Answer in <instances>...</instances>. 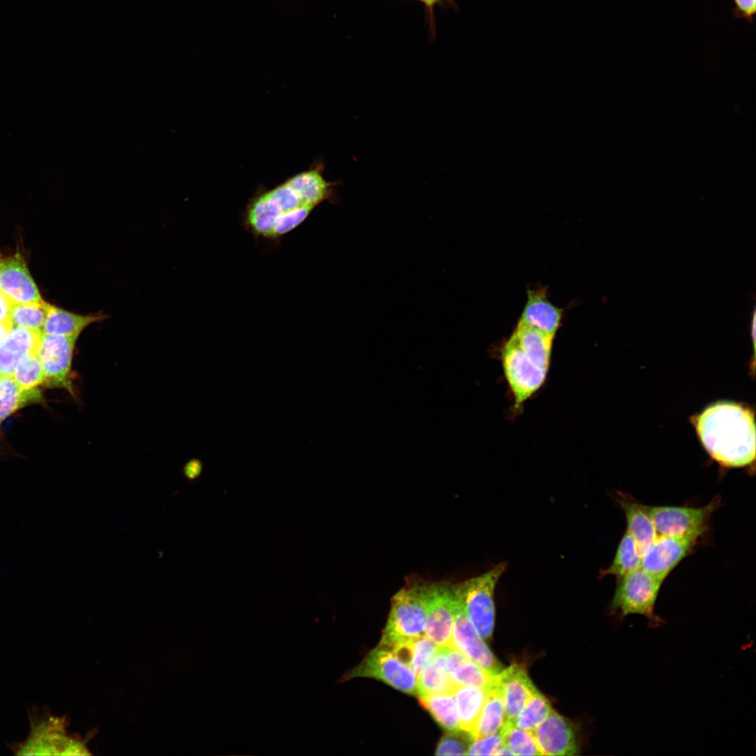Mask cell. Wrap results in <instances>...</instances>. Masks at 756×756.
I'll return each instance as SVG.
<instances>
[{
  "mask_svg": "<svg viewBox=\"0 0 756 756\" xmlns=\"http://www.w3.org/2000/svg\"><path fill=\"white\" fill-rule=\"evenodd\" d=\"M694 423L703 446L720 465L738 468L754 463L755 424L748 407L718 402L695 416Z\"/></svg>",
  "mask_w": 756,
  "mask_h": 756,
  "instance_id": "1",
  "label": "cell"
},
{
  "mask_svg": "<svg viewBox=\"0 0 756 756\" xmlns=\"http://www.w3.org/2000/svg\"><path fill=\"white\" fill-rule=\"evenodd\" d=\"M315 208L285 181L273 189H258L243 211L241 224L257 239L279 241Z\"/></svg>",
  "mask_w": 756,
  "mask_h": 756,
  "instance_id": "2",
  "label": "cell"
},
{
  "mask_svg": "<svg viewBox=\"0 0 756 756\" xmlns=\"http://www.w3.org/2000/svg\"><path fill=\"white\" fill-rule=\"evenodd\" d=\"M664 580L642 567L617 580L610 609L620 617L640 615L657 627L664 621L654 612L656 601Z\"/></svg>",
  "mask_w": 756,
  "mask_h": 756,
  "instance_id": "3",
  "label": "cell"
},
{
  "mask_svg": "<svg viewBox=\"0 0 756 756\" xmlns=\"http://www.w3.org/2000/svg\"><path fill=\"white\" fill-rule=\"evenodd\" d=\"M506 566L501 562L479 576L453 584L469 620L483 639H489L493 630L494 591Z\"/></svg>",
  "mask_w": 756,
  "mask_h": 756,
  "instance_id": "4",
  "label": "cell"
},
{
  "mask_svg": "<svg viewBox=\"0 0 756 756\" xmlns=\"http://www.w3.org/2000/svg\"><path fill=\"white\" fill-rule=\"evenodd\" d=\"M426 617L424 583L414 582L404 587L392 598L391 611L379 645L390 648L400 640L421 635Z\"/></svg>",
  "mask_w": 756,
  "mask_h": 756,
  "instance_id": "5",
  "label": "cell"
},
{
  "mask_svg": "<svg viewBox=\"0 0 756 756\" xmlns=\"http://www.w3.org/2000/svg\"><path fill=\"white\" fill-rule=\"evenodd\" d=\"M714 498L701 507L646 505L658 535L701 539L708 532L711 516L719 507Z\"/></svg>",
  "mask_w": 756,
  "mask_h": 756,
  "instance_id": "6",
  "label": "cell"
},
{
  "mask_svg": "<svg viewBox=\"0 0 756 756\" xmlns=\"http://www.w3.org/2000/svg\"><path fill=\"white\" fill-rule=\"evenodd\" d=\"M501 361L515 407L518 409L542 386L549 368L524 352L510 337L503 347Z\"/></svg>",
  "mask_w": 756,
  "mask_h": 756,
  "instance_id": "7",
  "label": "cell"
},
{
  "mask_svg": "<svg viewBox=\"0 0 756 756\" xmlns=\"http://www.w3.org/2000/svg\"><path fill=\"white\" fill-rule=\"evenodd\" d=\"M31 729L27 740L15 746L18 755H85L83 745L65 735L63 722L53 716L30 715Z\"/></svg>",
  "mask_w": 756,
  "mask_h": 756,
  "instance_id": "8",
  "label": "cell"
},
{
  "mask_svg": "<svg viewBox=\"0 0 756 756\" xmlns=\"http://www.w3.org/2000/svg\"><path fill=\"white\" fill-rule=\"evenodd\" d=\"M356 677L372 678L403 692L416 694V676L400 662L391 649L379 645L357 666L346 672L341 681Z\"/></svg>",
  "mask_w": 756,
  "mask_h": 756,
  "instance_id": "9",
  "label": "cell"
},
{
  "mask_svg": "<svg viewBox=\"0 0 756 756\" xmlns=\"http://www.w3.org/2000/svg\"><path fill=\"white\" fill-rule=\"evenodd\" d=\"M78 338L41 332L38 349L46 386L66 389L73 396L75 393L71 368Z\"/></svg>",
  "mask_w": 756,
  "mask_h": 756,
  "instance_id": "10",
  "label": "cell"
},
{
  "mask_svg": "<svg viewBox=\"0 0 756 756\" xmlns=\"http://www.w3.org/2000/svg\"><path fill=\"white\" fill-rule=\"evenodd\" d=\"M424 594L427 609L425 634L437 645L451 648L454 620L453 584L424 583Z\"/></svg>",
  "mask_w": 756,
  "mask_h": 756,
  "instance_id": "11",
  "label": "cell"
},
{
  "mask_svg": "<svg viewBox=\"0 0 756 756\" xmlns=\"http://www.w3.org/2000/svg\"><path fill=\"white\" fill-rule=\"evenodd\" d=\"M454 594V620L451 633V648L456 649L484 668L491 676L499 673L503 668L489 648L486 645L463 606Z\"/></svg>",
  "mask_w": 756,
  "mask_h": 756,
  "instance_id": "12",
  "label": "cell"
},
{
  "mask_svg": "<svg viewBox=\"0 0 756 756\" xmlns=\"http://www.w3.org/2000/svg\"><path fill=\"white\" fill-rule=\"evenodd\" d=\"M700 539L658 535L642 552L641 567L665 580L673 569L692 554Z\"/></svg>",
  "mask_w": 756,
  "mask_h": 756,
  "instance_id": "13",
  "label": "cell"
},
{
  "mask_svg": "<svg viewBox=\"0 0 756 756\" xmlns=\"http://www.w3.org/2000/svg\"><path fill=\"white\" fill-rule=\"evenodd\" d=\"M0 292L12 304H28L43 300L20 253L8 257L0 256Z\"/></svg>",
  "mask_w": 756,
  "mask_h": 756,
  "instance_id": "14",
  "label": "cell"
},
{
  "mask_svg": "<svg viewBox=\"0 0 756 756\" xmlns=\"http://www.w3.org/2000/svg\"><path fill=\"white\" fill-rule=\"evenodd\" d=\"M505 706L506 720L514 722L537 690L521 666L513 664L493 676Z\"/></svg>",
  "mask_w": 756,
  "mask_h": 756,
  "instance_id": "15",
  "label": "cell"
},
{
  "mask_svg": "<svg viewBox=\"0 0 756 756\" xmlns=\"http://www.w3.org/2000/svg\"><path fill=\"white\" fill-rule=\"evenodd\" d=\"M542 755H574L578 752L570 724L555 710L533 731Z\"/></svg>",
  "mask_w": 756,
  "mask_h": 756,
  "instance_id": "16",
  "label": "cell"
},
{
  "mask_svg": "<svg viewBox=\"0 0 756 756\" xmlns=\"http://www.w3.org/2000/svg\"><path fill=\"white\" fill-rule=\"evenodd\" d=\"M41 332L13 326L0 342V377L13 376L19 362L38 353Z\"/></svg>",
  "mask_w": 756,
  "mask_h": 756,
  "instance_id": "17",
  "label": "cell"
},
{
  "mask_svg": "<svg viewBox=\"0 0 756 756\" xmlns=\"http://www.w3.org/2000/svg\"><path fill=\"white\" fill-rule=\"evenodd\" d=\"M561 314V310L549 302L543 291L528 290L519 323L555 336L560 326Z\"/></svg>",
  "mask_w": 756,
  "mask_h": 756,
  "instance_id": "18",
  "label": "cell"
},
{
  "mask_svg": "<svg viewBox=\"0 0 756 756\" xmlns=\"http://www.w3.org/2000/svg\"><path fill=\"white\" fill-rule=\"evenodd\" d=\"M617 502L626 522V531L635 540L641 552L658 536L653 521L645 505L638 503L627 494L618 493Z\"/></svg>",
  "mask_w": 756,
  "mask_h": 756,
  "instance_id": "19",
  "label": "cell"
},
{
  "mask_svg": "<svg viewBox=\"0 0 756 756\" xmlns=\"http://www.w3.org/2000/svg\"><path fill=\"white\" fill-rule=\"evenodd\" d=\"M446 667L452 680L458 685L489 687L493 676L461 652L445 647Z\"/></svg>",
  "mask_w": 756,
  "mask_h": 756,
  "instance_id": "20",
  "label": "cell"
},
{
  "mask_svg": "<svg viewBox=\"0 0 756 756\" xmlns=\"http://www.w3.org/2000/svg\"><path fill=\"white\" fill-rule=\"evenodd\" d=\"M105 318L100 313L78 314L50 304L41 332L78 337L86 328Z\"/></svg>",
  "mask_w": 756,
  "mask_h": 756,
  "instance_id": "21",
  "label": "cell"
},
{
  "mask_svg": "<svg viewBox=\"0 0 756 756\" xmlns=\"http://www.w3.org/2000/svg\"><path fill=\"white\" fill-rule=\"evenodd\" d=\"M457 685L452 680L446 667L445 647L426 664L416 678V694H454Z\"/></svg>",
  "mask_w": 756,
  "mask_h": 756,
  "instance_id": "22",
  "label": "cell"
},
{
  "mask_svg": "<svg viewBox=\"0 0 756 756\" xmlns=\"http://www.w3.org/2000/svg\"><path fill=\"white\" fill-rule=\"evenodd\" d=\"M505 720L503 699L493 682V684L488 687L487 695L477 721L470 733L472 739H479L498 732Z\"/></svg>",
  "mask_w": 756,
  "mask_h": 756,
  "instance_id": "23",
  "label": "cell"
},
{
  "mask_svg": "<svg viewBox=\"0 0 756 756\" xmlns=\"http://www.w3.org/2000/svg\"><path fill=\"white\" fill-rule=\"evenodd\" d=\"M510 338L524 352L541 365L550 368L554 336L518 323Z\"/></svg>",
  "mask_w": 756,
  "mask_h": 756,
  "instance_id": "24",
  "label": "cell"
},
{
  "mask_svg": "<svg viewBox=\"0 0 756 756\" xmlns=\"http://www.w3.org/2000/svg\"><path fill=\"white\" fill-rule=\"evenodd\" d=\"M488 687L458 685L454 696L456 700L460 729L470 733L473 729L487 695Z\"/></svg>",
  "mask_w": 756,
  "mask_h": 756,
  "instance_id": "25",
  "label": "cell"
},
{
  "mask_svg": "<svg viewBox=\"0 0 756 756\" xmlns=\"http://www.w3.org/2000/svg\"><path fill=\"white\" fill-rule=\"evenodd\" d=\"M642 552L632 536L626 531L614 558L608 567L601 570L600 577L613 575L617 580L641 567Z\"/></svg>",
  "mask_w": 756,
  "mask_h": 756,
  "instance_id": "26",
  "label": "cell"
},
{
  "mask_svg": "<svg viewBox=\"0 0 756 756\" xmlns=\"http://www.w3.org/2000/svg\"><path fill=\"white\" fill-rule=\"evenodd\" d=\"M419 701L442 728L449 732L460 730L459 717L453 694L441 693L419 696Z\"/></svg>",
  "mask_w": 756,
  "mask_h": 756,
  "instance_id": "27",
  "label": "cell"
},
{
  "mask_svg": "<svg viewBox=\"0 0 756 756\" xmlns=\"http://www.w3.org/2000/svg\"><path fill=\"white\" fill-rule=\"evenodd\" d=\"M41 398L38 389H22L12 376L0 377V423L18 409Z\"/></svg>",
  "mask_w": 756,
  "mask_h": 756,
  "instance_id": "28",
  "label": "cell"
},
{
  "mask_svg": "<svg viewBox=\"0 0 756 756\" xmlns=\"http://www.w3.org/2000/svg\"><path fill=\"white\" fill-rule=\"evenodd\" d=\"M50 304L43 300L28 304H13L10 321L13 326L41 332Z\"/></svg>",
  "mask_w": 756,
  "mask_h": 756,
  "instance_id": "29",
  "label": "cell"
},
{
  "mask_svg": "<svg viewBox=\"0 0 756 756\" xmlns=\"http://www.w3.org/2000/svg\"><path fill=\"white\" fill-rule=\"evenodd\" d=\"M500 732L503 744L514 755H542L532 731L521 729L512 722L505 720Z\"/></svg>",
  "mask_w": 756,
  "mask_h": 756,
  "instance_id": "30",
  "label": "cell"
},
{
  "mask_svg": "<svg viewBox=\"0 0 756 756\" xmlns=\"http://www.w3.org/2000/svg\"><path fill=\"white\" fill-rule=\"evenodd\" d=\"M552 710L548 700L536 690L513 723L521 729L533 732L547 718Z\"/></svg>",
  "mask_w": 756,
  "mask_h": 756,
  "instance_id": "31",
  "label": "cell"
},
{
  "mask_svg": "<svg viewBox=\"0 0 756 756\" xmlns=\"http://www.w3.org/2000/svg\"><path fill=\"white\" fill-rule=\"evenodd\" d=\"M20 386L24 390L37 388L44 383V374L38 353L29 354L18 364L12 376Z\"/></svg>",
  "mask_w": 756,
  "mask_h": 756,
  "instance_id": "32",
  "label": "cell"
},
{
  "mask_svg": "<svg viewBox=\"0 0 756 756\" xmlns=\"http://www.w3.org/2000/svg\"><path fill=\"white\" fill-rule=\"evenodd\" d=\"M441 647L426 636L420 635L413 638V659L410 668L416 674V678L426 664L440 651Z\"/></svg>",
  "mask_w": 756,
  "mask_h": 756,
  "instance_id": "33",
  "label": "cell"
},
{
  "mask_svg": "<svg viewBox=\"0 0 756 756\" xmlns=\"http://www.w3.org/2000/svg\"><path fill=\"white\" fill-rule=\"evenodd\" d=\"M472 741L469 732L463 730L444 734L438 744L437 755H464Z\"/></svg>",
  "mask_w": 756,
  "mask_h": 756,
  "instance_id": "34",
  "label": "cell"
},
{
  "mask_svg": "<svg viewBox=\"0 0 756 756\" xmlns=\"http://www.w3.org/2000/svg\"><path fill=\"white\" fill-rule=\"evenodd\" d=\"M503 744V738L500 730H499L485 737L472 740L468 746L466 755H495Z\"/></svg>",
  "mask_w": 756,
  "mask_h": 756,
  "instance_id": "35",
  "label": "cell"
},
{
  "mask_svg": "<svg viewBox=\"0 0 756 756\" xmlns=\"http://www.w3.org/2000/svg\"><path fill=\"white\" fill-rule=\"evenodd\" d=\"M12 302L0 292V323H11Z\"/></svg>",
  "mask_w": 756,
  "mask_h": 756,
  "instance_id": "36",
  "label": "cell"
},
{
  "mask_svg": "<svg viewBox=\"0 0 756 756\" xmlns=\"http://www.w3.org/2000/svg\"><path fill=\"white\" fill-rule=\"evenodd\" d=\"M738 7L747 15H751L755 11V0H735Z\"/></svg>",
  "mask_w": 756,
  "mask_h": 756,
  "instance_id": "37",
  "label": "cell"
},
{
  "mask_svg": "<svg viewBox=\"0 0 756 756\" xmlns=\"http://www.w3.org/2000/svg\"><path fill=\"white\" fill-rule=\"evenodd\" d=\"M12 327L11 323H0V342L5 337Z\"/></svg>",
  "mask_w": 756,
  "mask_h": 756,
  "instance_id": "38",
  "label": "cell"
},
{
  "mask_svg": "<svg viewBox=\"0 0 756 756\" xmlns=\"http://www.w3.org/2000/svg\"><path fill=\"white\" fill-rule=\"evenodd\" d=\"M495 755H514V753L508 747L503 744L497 750Z\"/></svg>",
  "mask_w": 756,
  "mask_h": 756,
  "instance_id": "39",
  "label": "cell"
},
{
  "mask_svg": "<svg viewBox=\"0 0 756 756\" xmlns=\"http://www.w3.org/2000/svg\"><path fill=\"white\" fill-rule=\"evenodd\" d=\"M424 1L428 6H432L437 0H421Z\"/></svg>",
  "mask_w": 756,
  "mask_h": 756,
  "instance_id": "40",
  "label": "cell"
}]
</instances>
